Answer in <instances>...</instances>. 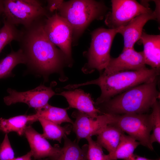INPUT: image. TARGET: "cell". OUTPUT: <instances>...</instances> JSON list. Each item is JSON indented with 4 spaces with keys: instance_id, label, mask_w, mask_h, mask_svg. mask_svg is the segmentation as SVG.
<instances>
[{
    "instance_id": "obj_1",
    "label": "cell",
    "mask_w": 160,
    "mask_h": 160,
    "mask_svg": "<svg viewBox=\"0 0 160 160\" xmlns=\"http://www.w3.org/2000/svg\"><path fill=\"white\" fill-rule=\"evenodd\" d=\"M45 17L20 31L17 41L26 59L29 68L47 78L54 73L63 74L66 65L71 66L63 52L49 40L44 28Z\"/></svg>"
},
{
    "instance_id": "obj_2",
    "label": "cell",
    "mask_w": 160,
    "mask_h": 160,
    "mask_svg": "<svg viewBox=\"0 0 160 160\" xmlns=\"http://www.w3.org/2000/svg\"><path fill=\"white\" fill-rule=\"evenodd\" d=\"M157 81L158 78L132 87L99 105L97 108L102 114L148 113L159 98Z\"/></svg>"
},
{
    "instance_id": "obj_3",
    "label": "cell",
    "mask_w": 160,
    "mask_h": 160,
    "mask_svg": "<svg viewBox=\"0 0 160 160\" xmlns=\"http://www.w3.org/2000/svg\"><path fill=\"white\" fill-rule=\"evenodd\" d=\"M160 69L147 68L135 71H120L111 73H101L96 79L79 84L71 85V89L89 84H95L101 90L95 105H98L115 96L137 85L158 78Z\"/></svg>"
},
{
    "instance_id": "obj_4",
    "label": "cell",
    "mask_w": 160,
    "mask_h": 160,
    "mask_svg": "<svg viewBox=\"0 0 160 160\" xmlns=\"http://www.w3.org/2000/svg\"><path fill=\"white\" fill-rule=\"evenodd\" d=\"M108 9L102 1L63 0L56 11L69 23L73 30L72 43L75 45L90 23L102 19Z\"/></svg>"
},
{
    "instance_id": "obj_5",
    "label": "cell",
    "mask_w": 160,
    "mask_h": 160,
    "mask_svg": "<svg viewBox=\"0 0 160 160\" xmlns=\"http://www.w3.org/2000/svg\"><path fill=\"white\" fill-rule=\"evenodd\" d=\"M121 27L114 29L100 28L91 32L88 61L82 68L83 72L89 73L96 69L102 72L105 69L111 58L110 52L113 41Z\"/></svg>"
},
{
    "instance_id": "obj_6",
    "label": "cell",
    "mask_w": 160,
    "mask_h": 160,
    "mask_svg": "<svg viewBox=\"0 0 160 160\" xmlns=\"http://www.w3.org/2000/svg\"><path fill=\"white\" fill-rule=\"evenodd\" d=\"M3 20L13 25L30 26L36 21L50 15L38 0H3Z\"/></svg>"
},
{
    "instance_id": "obj_7",
    "label": "cell",
    "mask_w": 160,
    "mask_h": 160,
    "mask_svg": "<svg viewBox=\"0 0 160 160\" xmlns=\"http://www.w3.org/2000/svg\"><path fill=\"white\" fill-rule=\"evenodd\" d=\"M113 115L114 121L112 124L127 133L138 142L140 144L151 151L153 150V144L150 141L152 129L151 113Z\"/></svg>"
},
{
    "instance_id": "obj_8",
    "label": "cell",
    "mask_w": 160,
    "mask_h": 160,
    "mask_svg": "<svg viewBox=\"0 0 160 160\" xmlns=\"http://www.w3.org/2000/svg\"><path fill=\"white\" fill-rule=\"evenodd\" d=\"M44 28L49 40L63 52L72 63L73 30L69 23L56 11L45 18Z\"/></svg>"
},
{
    "instance_id": "obj_9",
    "label": "cell",
    "mask_w": 160,
    "mask_h": 160,
    "mask_svg": "<svg viewBox=\"0 0 160 160\" xmlns=\"http://www.w3.org/2000/svg\"><path fill=\"white\" fill-rule=\"evenodd\" d=\"M112 8L105 16V23L109 29L127 25L138 15L153 11L148 6L134 0H112Z\"/></svg>"
},
{
    "instance_id": "obj_10",
    "label": "cell",
    "mask_w": 160,
    "mask_h": 160,
    "mask_svg": "<svg viewBox=\"0 0 160 160\" xmlns=\"http://www.w3.org/2000/svg\"><path fill=\"white\" fill-rule=\"evenodd\" d=\"M72 116L75 119L72 125V130L75 133L78 143L83 138L87 139L97 135L106 126L114 122L112 114L103 113L93 118L77 110L74 111Z\"/></svg>"
},
{
    "instance_id": "obj_11",
    "label": "cell",
    "mask_w": 160,
    "mask_h": 160,
    "mask_svg": "<svg viewBox=\"0 0 160 160\" xmlns=\"http://www.w3.org/2000/svg\"><path fill=\"white\" fill-rule=\"evenodd\" d=\"M9 95L4 98L5 104L9 105L17 103H23L35 109L42 107L48 103L50 99L55 94L51 87L41 85L29 91L19 92L9 88Z\"/></svg>"
},
{
    "instance_id": "obj_12",
    "label": "cell",
    "mask_w": 160,
    "mask_h": 160,
    "mask_svg": "<svg viewBox=\"0 0 160 160\" xmlns=\"http://www.w3.org/2000/svg\"><path fill=\"white\" fill-rule=\"evenodd\" d=\"M143 51L134 48L124 51L116 58L111 57L103 72L111 73L120 71H135L146 68Z\"/></svg>"
},
{
    "instance_id": "obj_13",
    "label": "cell",
    "mask_w": 160,
    "mask_h": 160,
    "mask_svg": "<svg viewBox=\"0 0 160 160\" xmlns=\"http://www.w3.org/2000/svg\"><path fill=\"white\" fill-rule=\"evenodd\" d=\"M159 17L156 12L141 14L131 20L126 25L120 28L118 33L123 37L124 46L122 51L134 48L135 43L140 40L143 28L149 20H159Z\"/></svg>"
},
{
    "instance_id": "obj_14",
    "label": "cell",
    "mask_w": 160,
    "mask_h": 160,
    "mask_svg": "<svg viewBox=\"0 0 160 160\" xmlns=\"http://www.w3.org/2000/svg\"><path fill=\"white\" fill-rule=\"evenodd\" d=\"M24 134L29 143L32 157L34 160L53 156L60 152L61 149L58 145L53 146L31 126L26 128Z\"/></svg>"
},
{
    "instance_id": "obj_15",
    "label": "cell",
    "mask_w": 160,
    "mask_h": 160,
    "mask_svg": "<svg viewBox=\"0 0 160 160\" xmlns=\"http://www.w3.org/2000/svg\"><path fill=\"white\" fill-rule=\"evenodd\" d=\"M57 95L64 97L69 104V108H74L93 118H96L101 113L95 106L90 95L81 89L64 91Z\"/></svg>"
},
{
    "instance_id": "obj_16",
    "label": "cell",
    "mask_w": 160,
    "mask_h": 160,
    "mask_svg": "<svg viewBox=\"0 0 160 160\" xmlns=\"http://www.w3.org/2000/svg\"><path fill=\"white\" fill-rule=\"evenodd\" d=\"M143 46L145 65L160 69V35H150L143 32L140 39Z\"/></svg>"
},
{
    "instance_id": "obj_17",
    "label": "cell",
    "mask_w": 160,
    "mask_h": 160,
    "mask_svg": "<svg viewBox=\"0 0 160 160\" xmlns=\"http://www.w3.org/2000/svg\"><path fill=\"white\" fill-rule=\"evenodd\" d=\"M63 146L59 153L49 157V160H88V145L80 148L76 142L72 141L67 136L64 138Z\"/></svg>"
},
{
    "instance_id": "obj_18",
    "label": "cell",
    "mask_w": 160,
    "mask_h": 160,
    "mask_svg": "<svg viewBox=\"0 0 160 160\" xmlns=\"http://www.w3.org/2000/svg\"><path fill=\"white\" fill-rule=\"evenodd\" d=\"M38 120L35 113L32 115L17 116L8 119L0 118V131L5 133L14 132L20 136L24 134L28 124Z\"/></svg>"
},
{
    "instance_id": "obj_19",
    "label": "cell",
    "mask_w": 160,
    "mask_h": 160,
    "mask_svg": "<svg viewBox=\"0 0 160 160\" xmlns=\"http://www.w3.org/2000/svg\"><path fill=\"white\" fill-rule=\"evenodd\" d=\"M124 133L117 127L109 124L97 135L96 142L106 149L109 153H111L115 150Z\"/></svg>"
},
{
    "instance_id": "obj_20",
    "label": "cell",
    "mask_w": 160,
    "mask_h": 160,
    "mask_svg": "<svg viewBox=\"0 0 160 160\" xmlns=\"http://www.w3.org/2000/svg\"><path fill=\"white\" fill-rule=\"evenodd\" d=\"M68 108H62L52 106L48 103L40 108L35 109L38 119H44L58 125L65 123L72 124L73 122L69 116L67 112Z\"/></svg>"
},
{
    "instance_id": "obj_21",
    "label": "cell",
    "mask_w": 160,
    "mask_h": 160,
    "mask_svg": "<svg viewBox=\"0 0 160 160\" xmlns=\"http://www.w3.org/2000/svg\"><path fill=\"white\" fill-rule=\"evenodd\" d=\"M139 143L124 133L121 135L119 143L115 151L106 155L108 160H125L129 158L138 146Z\"/></svg>"
},
{
    "instance_id": "obj_22",
    "label": "cell",
    "mask_w": 160,
    "mask_h": 160,
    "mask_svg": "<svg viewBox=\"0 0 160 160\" xmlns=\"http://www.w3.org/2000/svg\"><path fill=\"white\" fill-rule=\"evenodd\" d=\"M38 120L43 129L42 136L45 139L56 140L60 143L62 138L69 135L72 130V125L68 124L61 127L43 119L39 118Z\"/></svg>"
},
{
    "instance_id": "obj_23",
    "label": "cell",
    "mask_w": 160,
    "mask_h": 160,
    "mask_svg": "<svg viewBox=\"0 0 160 160\" xmlns=\"http://www.w3.org/2000/svg\"><path fill=\"white\" fill-rule=\"evenodd\" d=\"M26 59L22 50L12 49L10 53L0 60V79L10 76L13 69L20 64H26Z\"/></svg>"
},
{
    "instance_id": "obj_24",
    "label": "cell",
    "mask_w": 160,
    "mask_h": 160,
    "mask_svg": "<svg viewBox=\"0 0 160 160\" xmlns=\"http://www.w3.org/2000/svg\"><path fill=\"white\" fill-rule=\"evenodd\" d=\"M4 25L0 29V53L4 47L13 41H17L20 31L15 26L3 20Z\"/></svg>"
},
{
    "instance_id": "obj_25",
    "label": "cell",
    "mask_w": 160,
    "mask_h": 160,
    "mask_svg": "<svg viewBox=\"0 0 160 160\" xmlns=\"http://www.w3.org/2000/svg\"><path fill=\"white\" fill-rule=\"evenodd\" d=\"M151 113L152 121V133L151 135L150 141L153 144L155 142L160 143V104L157 100L153 105Z\"/></svg>"
},
{
    "instance_id": "obj_26",
    "label": "cell",
    "mask_w": 160,
    "mask_h": 160,
    "mask_svg": "<svg viewBox=\"0 0 160 160\" xmlns=\"http://www.w3.org/2000/svg\"><path fill=\"white\" fill-rule=\"evenodd\" d=\"M88 142L87 157L88 160H108L106 155L103 151L102 147L92 137L86 139Z\"/></svg>"
},
{
    "instance_id": "obj_27",
    "label": "cell",
    "mask_w": 160,
    "mask_h": 160,
    "mask_svg": "<svg viewBox=\"0 0 160 160\" xmlns=\"http://www.w3.org/2000/svg\"><path fill=\"white\" fill-rule=\"evenodd\" d=\"M15 158L7 134H6L0 146V160H13Z\"/></svg>"
},
{
    "instance_id": "obj_28",
    "label": "cell",
    "mask_w": 160,
    "mask_h": 160,
    "mask_svg": "<svg viewBox=\"0 0 160 160\" xmlns=\"http://www.w3.org/2000/svg\"><path fill=\"white\" fill-rule=\"evenodd\" d=\"M63 0H47V9L49 12L52 13L56 11Z\"/></svg>"
},
{
    "instance_id": "obj_29",
    "label": "cell",
    "mask_w": 160,
    "mask_h": 160,
    "mask_svg": "<svg viewBox=\"0 0 160 160\" xmlns=\"http://www.w3.org/2000/svg\"><path fill=\"white\" fill-rule=\"evenodd\" d=\"M159 159H150L133 154L129 158L124 160H159Z\"/></svg>"
},
{
    "instance_id": "obj_30",
    "label": "cell",
    "mask_w": 160,
    "mask_h": 160,
    "mask_svg": "<svg viewBox=\"0 0 160 160\" xmlns=\"http://www.w3.org/2000/svg\"><path fill=\"white\" fill-rule=\"evenodd\" d=\"M32 153L30 151L22 156L15 158L13 160H31Z\"/></svg>"
},
{
    "instance_id": "obj_31",
    "label": "cell",
    "mask_w": 160,
    "mask_h": 160,
    "mask_svg": "<svg viewBox=\"0 0 160 160\" xmlns=\"http://www.w3.org/2000/svg\"><path fill=\"white\" fill-rule=\"evenodd\" d=\"M4 10L3 0H0V16L2 15Z\"/></svg>"
},
{
    "instance_id": "obj_32",
    "label": "cell",
    "mask_w": 160,
    "mask_h": 160,
    "mask_svg": "<svg viewBox=\"0 0 160 160\" xmlns=\"http://www.w3.org/2000/svg\"><path fill=\"white\" fill-rule=\"evenodd\" d=\"M41 160V159H39V160Z\"/></svg>"
},
{
    "instance_id": "obj_33",
    "label": "cell",
    "mask_w": 160,
    "mask_h": 160,
    "mask_svg": "<svg viewBox=\"0 0 160 160\" xmlns=\"http://www.w3.org/2000/svg\"><path fill=\"white\" fill-rule=\"evenodd\" d=\"M159 160H160V159Z\"/></svg>"
}]
</instances>
